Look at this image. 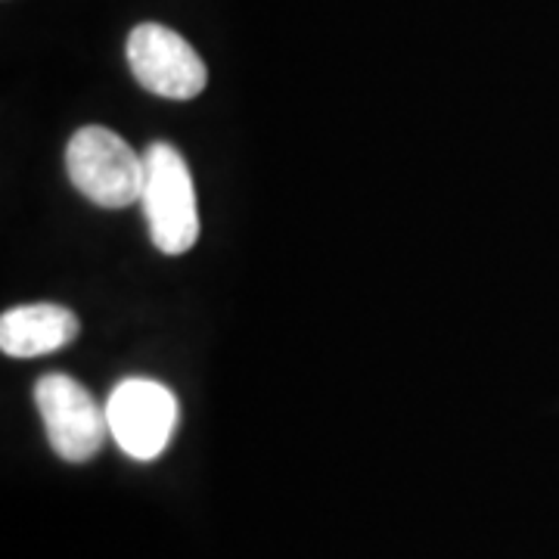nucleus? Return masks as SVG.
Instances as JSON below:
<instances>
[{"mask_svg": "<svg viewBox=\"0 0 559 559\" xmlns=\"http://www.w3.org/2000/svg\"><path fill=\"white\" fill-rule=\"evenodd\" d=\"M109 436L134 460H156L178 426V399L156 380H121L106 401Z\"/></svg>", "mask_w": 559, "mask_h": 559, "instance_id": "4", "label": "nucleus"}, {"mask_svg": "<svg viewBox=\"0 0 559 559\" xmlns=\"http://www.w3.org/2000/svg\"><path fill=\"white\" fill-rule=\"evenodd\" d=\"M66 171L81 197L100 209H128L143 193V156L100 124H87L72 134L66 146Z\"/></svg>", "mask_w": 559, "mask_h": 559, "instance_id": "2", "label": "nucleus"}, {"mask_svg": "<svg viewBox=\"0 0 559 559\" xmlns=\"http://www.w3.org/2000/svg\"><path fill=\"white\" fill-rule=\"evenodd\" d=\"M128 66L150 94L165 100H193L209 81L193 44L159 22H143L128 35Z\"/></svg>", "mask_w": 559, "mask_h": 559, "instance_id": "5", "label": "nucleus"}, {"mask_svg": "<svg viewBox=\"0 0 559 559\" xmlns=\"http://www.w3.org/2000/svg\"><path fill=\"white\" fill-rule=\"evenodd\" d=\"M143 215L153 246L183 255L200 240V209L190 165L171 143H150L143 153Z\"/></svg>", "mask_w": 559, "mask_h": 559, "instance_id": "1", "label": "nucleus"}, {"mask_svg": "<svg viewBox=\"0 0 559 559\" xmlns=\"http://www.w3.org/2000/svg\"><path fill=\"white\" fill-rule=\"evenodd\" d=\"M35 404L57 457L69 463H87L97 457L109 436V419L106 407H100L79 380L66 373L40 377L35 385Z\"/></svg>", "mask_w": 559, "mask_h": 559, "instance_id": "3", "label": "nucleus"}, {"mask_svg": "<svg viewBox=\"0 0 559 559\" xmlns=\"http://www.w3.org/2000/svg\"><path fill=\"white\" fill-rule=\"evenodd\" d=\"M81 323L62 305H22L0 318V352L7 358H40L75 342Z\"/></svg>", "mask_w": 559, "mask_h": 559, "instance_id": "6", "label": "nucleus"}]
</instances>
